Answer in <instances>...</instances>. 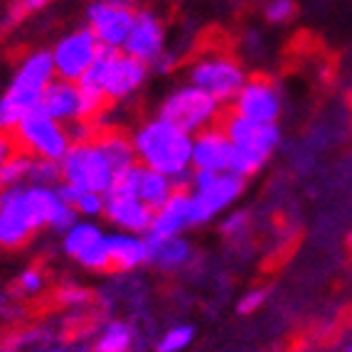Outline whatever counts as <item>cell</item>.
<instances>
[{
	"label": "cell",
	"mask_w": 352,
	"mask_h": 352,
	"mask_svg": "<svg viewBox=\"0 0 352 352\" xmlns=\"http://www.w3.org/2000/svg\"><path fill=\"white\" fill-rule=\"evenodd\" d=\"M135 160L151 170L173 177L175 188H190L192 180V135L155 116L143 121L131 135Z\"/></svg>",
	"instance_id": "cell-1"
},
{
	"label": "cell",
	"mask_w": 352,
	"mask_h": 352,
	"mask_svg": "<svg viewBox=\"0 0 352 352\" xmlns=\"http://www.w3.org/2000/svg\"><path fill=\"white\" fill-rule=\"evenodd\" d=\"M247 180L227 173L195 170L190 180V227H202L234 205L244 192Z\"/></svg>",
	"instance_id": "cell-2"
},
{
	"label": "cell",
	"mask_w": 352,
	"mask_h": 352,
	"mask_svg": "<svg viewBox=\"0 0 352 352\" xmlns=\"http://www.w3.org/2000/svg\"><path fill=\"white\" fill-rule=\"evenodd\" d=\"M219 113H222V104L210 91L195 87V84L173 89L158 109L160 118L175 124L177 129L188 131L190 135L212 129L214 121L219 118Z\"/></svg>",
	"instance_id": "cell-3"
},
{
	"label": "cell",
	"mask_w": 352,
	"mask_h": 352,
	"mask_svg": "<svg viewBox=\"0 0 352 352\" xmlns=\"http://www.w3.org/2000/svg\"><path fill=\"white\" fill-rule=\"evenodd\" d=\"M59 165H62V180L79 188L82 192L106 195L113 177H116L96 141L72 143L67 155L59 160Z\"/></svg>",
	"instance_id": "cell-4"
},
{
	"label": "cell",
	"mask_w": 352,
	"mask_h": 352,
	"mask_svg": "<svg viewBox=\"0 0 352 352\" xmlns=\"http://www.w3.org/2000/svg\"><path fill=\"white\" fill-rule=\"evenodd\" d=\"M15 143L20 146V151L50 160H62L72 148L67 126L59 124L57 118H52L42 109L28 113L20 121V126L15 129Z\"/></svg>",
	"instance_id": "cell-5"
},
{
	"label": "cell",
	"mask_w": 352,
	"mask_h": 352,
	"mask_svg": "<svg viewBox=\"0 0 352 352\" xmlns=\"http://www.w3.org/2000/svg\"><path fill=\"white\" fill-rule=\"evenodd\" d=\"M247 79L244 67L224 54H210L190 67V84L210 91L219 104H232Z\"/></svg>",
	"instance_id": "cell-6"
},
{
	"label": "cell",
	"mask_w": 352,
	"mask_h": 352,
	"mask_svg": "<svg viewBox=\"0 0 352 352\" xmlns=\"http://www.w3.org/2000/svg\"><path fill=\"white\" fill-rule=\"evenodd\" d=\"M101 50H104L101 42L96 40V35L89 28L72 30L69 35L62 37L52 50L54 72H57L59 79L79 82L84 72L96 62Z\"/></svg>",
	"instance_id": "cell-7"
},
{
	"label": "cell",
	"mask_w": 352,
	"mask_h": 352,
	"mask_svg": "<svg viewBox=\"0 0 352 352\" xmlns=\"http://www.w3.org/2000/svg\"><path fill=\"white\" fill-rule=\"evenodd\" d=\"M104 96L106 101H124L146 84L148 67L124 50H104Z\"/></svg>",
	"instance_id": "cell-8"
},
{
	"label": "cell",
	"mask_w": 352,
	"mask_h": 352,
	"mask_svg": "<svg viewBox=\"0 0 352 352\" xmlns=\"http://www.w3.org/2000/svg\"><path fill=\"white\" fill-rule=\"evenodd\" d=\"M222 129L236 151L252 153L264 163L274 155V151L281 143V131H278L276 124H258V121L244 118L239 113H229L224 118Z\"/></svg>",
	"instance_id": "cell-9"
},
{
	"label": "cell",
	"mask_w": 352,
	"mask_h": 352,
	"mask_svg": "<svg viewBox=\"0 0 352 352\" xmlns=\"http://www.w3.org/2000/svg\"><path fill=\"white\" fill-rule=\"evenodd\" d=\"M133 12L109 0H94L87 10V28L94 32L104 50H124L133 25Z\"/></svg>",
	"instance_id": "cell-10"
},
{
	"label": "cell",
	"mask_w": 352,
	"mask_h": 352,
	"mask_svg": "<svg viewBox=\"0 0 352 352\" xmlns=\"http://www.w3.org/2000/svg\"><path fill=\"white\" fill-rule=\"evenodd\" d=\"M232 106H234V113L244 118H252L258 124H276L281 116V94L274 82L256 76L244 82Z\"/></svg>",
	"instance_id": "cell-11"
},
{
	"label": "cell",
	"mask_w": 352,
	"mask_h": 352,
	"mask_svg": "<svg viewBox=\"0 0 352 352\" xmlns=\"http://www.w3.org/2000/svg\"><path fill=\"white\" fill-rule=\"evenodd\" d=\"M35 229L25 210V185L0 190V247H20Z\"/></svg>",
	"instance_id": "cell-12"
},
{
	"label": "cell",
	"mask_w": 352,
	"mask_h": 352,
	"mask_svg": "<svg viewBox=\"0 0 352 352\" xmlns=\"http://www.w3.org/2000/svg\"><path fill=\"white\" fill-rule=\"evenodd\" d=\"M124 52L135 59H141L146 65H153L165 52V32L160 20L155 18V12L151 10L133 12V25H131Z\"/></svg>",
	"instance_id": "cell-13"
},
{
	"label": "cell",
	"mask_w": 352,
	"mask_h": 352,
	"mask_svg": "<svg viewBox=\"0 0 352 352\" xmlns=\"http://www.w3.org/2000/svg\"><path fill=\"white\" fill-rule=\"evenodd\" d=\"M42 94H45V89L30 84L28 79L12 76L8 91L0 96V131H3V133H10V131L18 129L20 121H23L28 113L40 109Z\"/></svg>",
	"instance_id": "cell-14"
},
{
	"label": "cell",
	"mask_w": 352,
	"mask_h": 352,
	"mask_svg": "<svg viewBox=\"0 0 352 352\" xmlns=\"http://www.w3.org/2000/svg\"><path fill=\"white\" fill-rule=\"evenodd\" d=\"M40 109L65 126L74 121H87V101H84L79 84L59 79V76L45 89Z\"/></svg>",
	"instance_id": "cell-15"
},
{
	"label": "cell",
	"mask_w": 352,
	"mask_h": 352,
	"mask_svg": "<svg viewBox=\"0 0 352 352\" xmlns=\"http://www.w3.org/2000/svg\"><path fill=\"white\" fill-rule=\"evenodd\" d=\"M232 141L224 129H205L192 135V170L207 173H227L232 163Z\"/></svg>",
	"instance_id": "cell-16"
},
{
	"label": "cell",
	"mask_w": 352,
	"mask_h": 352,
	"mask_svg": "<svg viewBox=\"0 0 352 352\" xmlns=\"http://www.w3.org/2000/svg\"><path fill=\"white\" fill-rule=\"evenodd\" d=\"M190 227V188H177L170 200L153 212V222L148 229V239H170L182 236Z\"/></svg>",
	"instance_id": "cell-17"
},
{
	"label": "cell",
	"mask_w": 352,
	"mask_h": 352,
	"mask_svg": "<svg viewBox=\"0 0 352 352\" xmlns=\"http://www.w3.org/2000/svg\"><path fill=\"white\" fill-rule=\"evenodd\" d=\"M104 217L118 232L148 234V229H151L153 222V210L143 200H138V197H106Z\"/></svg>",
	"instance_id": "cell-18"
},
{
	"label": "cell",
	"mask_w": 352,
	"mask_h": 352,
	"mask_svg": "<svg viewBox=\"0 0 352 352\" xmlns=\"http://www.w3.org/2000/svg\"><path fill=\"white\" fill-rule=\"evenodd\" d=\"M109 254H111V269L133 271L138 266L148 264L151 258V244L146 234H131V232H111L106 234Z\"/></svg>",
	"instance_id": "cell-19"
},
{
	"label": "cell",
	"mask_w": 352,
	"mask_h": 352,
	"mask_svg": "<svg viewBox=\"0 0 352 352\" xmlns=\"http://www.w3.org/2000/svg\"><path fill=\"white\" fill-rule=\"evenodd\" d=\"M151 244V258L148 264L158 266L163 271H177L192 258V247L182 236H170V239H148Z\"/></svg>",
	"instance_id": "cell-20"
},
{
	"label": "cell",
	"mask_w": 352,
	"mask_h": 352,
	"mask_svg": "<svg viewBox=\"0 0 352 352\" xmlns=\"http://www.w3.org/2000/svg\"><path fill=\"white\" fill-rule=\"evenodd\" d=\"M175 190L177 188H175V182H173V177H168V175H163V173L151 170V168L141 165V177H138L135 197L146 202L153 212L170 200V195L175 192Z\"/></svg>",
	"instance_id": "cell-21"
},
{
	"label": "cell",
	"mask_w": 352,
	"mask_h": 352,
	"mask_svg": "<svg viewBox=\"0 0 352 352\" xmlns=\"http://www.w3.org/2000/svg\"><path fill=\"white\" fill-rule=\"evenodd\" d=\"M57 205H59V197L54 188H47V185H28L25 188V210H28L32 229L47 227Z\"/></svg>",
	"instance_id": "cell-22"
},
{
	"label": "cell",
	"mask_w": 352,
	"mask_h": 352,
	"mask_svg": "<svg viewBox=\"0 0 352 352\" xmlns=\"http://www.w3.org/2000/svg\"><path fill=\"white\" fill-rule=\"evenodd\" d=\"M101 153L106 155L109 165L113 168V173H124L129 168H133L138 160H135V151H133V141L124 133H106L101 138H96Z\"/></svg>",
	"instance_id": "cell-23"
},
{
	"label": "cell",
	"mask_w": 352,
	"mask_h": 352,
	"mask_svg": "<svg viewBox=\"0 0 352 352\" xmlns=\"http://www.w3.org/2000/svg\"><path fill=\"white\" fill-rule=\"evenodd\" d=\"M99 236H104V229H101L99 224L91 222V219H79L69 232L62 234V247H65L67 256L76 258V254L82 252V249H87L89 244L96 241Z\"/></svg>",
	"instance_id": "cell-24"
},
{
	"label": "cell",
	"mask_w": 352,
	"mask_h": 352,
	"mask_svg": "<svg viewBox=\"0 0 352 352\" xmlns=\"http://www.w3.org/2000/svg\"><path fill=\"white\" fill-rule=\"evenodd\" d=\"M133 345V330L121 320H113L101 330L94 352H131Z\"/></svg>",
	"instance_id": "cell-25"
},
{
	"label": "cell",
	"mask_w": 352,
	"mask_h": 352,
	"mask_svg": "<svg viewBox=\"0 0 352 352\" xmlns=\"http://www.w3.org/2000/svg\"><path fill=\"white\" fill-rule=\"evenodd\" d=\"M30 165H32V155L25 151H18L12 158H8L6 163L0 165V190L23 185L30 177Z\"/></svg>",
	"instance_id": "cell-26"
},
{
	"label": "cell",
	"mask_w": 352,
	"mask_h": 352,
	"mask_svg": "<svg viewBox=\"0 0 352 352\" xmlns=\"http://www.w3.org/2000/svg\"><path fill=\"white\" fill-rule=\"evenodd\" d=\"M76 264H82L84 269L89 271H109L111 269V254H109V241H106V234L99 236L96 241H91L87 249L76 254L74 258Z\"/></svg>",
	"instance_id": "cell-27"
},
{
	"label": "cell",
	"mask_w": 352,
	"mask_h": 352,
	"mask_svg": "<svg viewBox=\"0 0 352 352\" xmlns=\"http://www.w3.org/2000/svg\"><path fill=\"white\" fill-rule=\"evenodd\" d=\"M28 180H30V185H47V188H54V185L62 182V165H59V160L35 158V155H32Z\"/></svg>",
	"instance_id": "cell-28"
},
{
	"label": "cell",
	"mask_w": 352,
	"mask_h": 352,
	"mask_svg": "<svg viewBox=\"0 0 352 352\" xmlns=\"http://www.w3.org/2000/svg\"><path fill=\"white\" fill-rule=\"evenodd\" d=\"M192 338H195L192 325H173L170 330H165V333L160 335L155 352H182L192 342Z\"/></svg>",
	"instance_id": "cell-29"
},
{
	"label": "cell",
	"mask_w": 352,
	"mask_h": 352,
	"mask_svg": "<svg viewBox=\"0 0 352 352\" xmlns=\"http://www.w3.org/2000/svg\"><path fill=\"white\" fill-rule=\"evenodd\" d=\"M76 222H79V212H76V207H72V205H67V202L59 200L57 210L52 212L47 227L52 229V232H57V234H65V232H69Z\"/></svg>",
	"instance_id": "cell-30"
},
{
	"label": "cell",
	"mask_w": 352,
	"mask_h": 352,
	"mask_svg": "<svg viewBox=\"0 0 352 352\" xmlns=\"http://www.w3.org/2000/svg\"><path fill=\"white\" fill-rule=\"evenodd\" d=\"M104 207H106V197L99 192H82L79 202H76V212L79 217H104Z\"/></svg>",
	"instance_id": "cell-31"
},
{
	"label": "cell",
	"mask_w": 352,
	"mask_h": 352,
	"mask_svg": "<svg viewBox=\"0 0 352 352\" xmlns=\"http://www.w3.org/2000/svg\"><path fill=\"white\" fill-rule=\"evenodd\" d=\"M296 15V3L294 0H271L266 6V20L269 23H288Z\"/></svg>",
	"instance_id": "cell-32"
},
{
	"label": "cell",
	"mask_w": 352,
	"mask_h": 352,
	"mask_svg": "<svg viewBox=\"0 0 352 352\" xmlns=\"http://www.w3.org/2000/svg\"><path fill=\"white\" fill-rule=\"evenodd\" d=\"M266 300V291L264 288H254V291H247V294L241 296L239 303H236V311L241 313V316H252V313H256L261 305H264Z\"/></svg>",
	"instance_id": "cell-33"
},
{
	"label": "cell",
	"mask_w": 352,
	"mask_h": 352,
	"mask_svg": "<svg viewBox=\"0 0 352 352\" xmlns=\"http://www.w3.org/2000/svg\"><path fill=\"white\" fill-rule=\"evenodd\" d=\"M249 229V214L247 212H234L222 222V234L224 236H241Z\"/></svg>",
	"instance_id": "cell-34"
},
{
	"label": "cell",
	"mask_w": 352,
	"mask_h": 352,
	"mask_svg": "<svg viewBox=\"0 0 352 352\" xmlns=\"http://www.w3.org/2000/svg\"><path fill=\"white\" fill-rule=\"evenodd\" d=\"M42 283H45V278H42V274L37 269L23 271V276H20V288H23L25 294H37L42 288Z\"/></svg>",
	"instance_id": "cell-35"
},
{
	"label": "cell",
	"mask_w": 352,
	"mask_h": 352,
	"mask_svg": "<svg viewBox=\"0 0 352 352\" xmlns=\"http://www.w3.org/2000/svg\"><path fill=\"white\" fill-rule=\"evenodd\" d=\"M54 190H57V197L62 202H67V205L76 207V202H79V197H82V190L74 188V185H69V182H59V185H54Z\"/></svg>",
	"instance_id": "cell-36"
},
{
	"label": "cell",
	"mask_w": 352,
	"mask_h": 352,
	"mask_svg": "<svg viewBox=\"0 0 352 352\" xmlns=\"http://www.w3.org/2000/svg\"><path fill=\"white\" fill-rule=\"evenodd\" d=\"M18 153V143H15V138H12L10 133H3L0 131V165L6 163L8 158H12Z\"/></svg>",
	"instance_id": "cell-37"
},
{
	"label": "cell",
	"mask_w": 352,
	"mask_h": 352,
	"mask_svg": "<svg viewBox=\"0 0 352 352\" xmlns=\"http://www.w3.org/2000/svg\"><path fill=\"white\" fill-rule=\"evenodd\" d=\"M87 298H89V294L84 288L72 286V288H62V291H59V300H65V303H84Z\"/></svg>",
	"instance_id": "cell-38"
},
{
	"label": "cell",
	"mask_w": 352,
	"mask_h": 352,
	"mask_svg": "<svg viewBox=\"0 0 352 352\" xmlns=\"http://www.w3.org/2000/svg\"><path fill=\"white\" fill-rule=\"evenodd\" d=\"M50 0H20L18 6V12H35V10H42V8L47 6Z\"/></svg>",
	"instance_id": "cell-39"
},
{
	"label": "cell",
	"mask_w": 352,
	"mask_h": 352,
	"mask_svg": "<svg viewBox=\"0 0 352 352\" xmlns=\"http://www.w3.org/2000/svg\"><path fill=\"white\" fill-rule=\"evenodd\" d=\"M173 65H175V57H170V54H165V52L153 62V67H155L158 72H170Z\"/></svg>",
	"instance_id": "cell-40"
},
{
	"label": "cell",
	"mask_w": 352,
	"mask_h": 352,
	"mask_svg": "<svg viewBox=\"0 0 352 352\" xmlns=\"http://www.w3.org/2000/svg\"><path fill=\"white\" fill-rule=\"evenodd\" d=\"M109 3H113L118 8H126V10H135V6H138V0H109Z\"/></svg>",
	"instance_id": "cell-41"
},
{
	"label": "cell",
	"mask_w": 352,
	"mask_h": 352,
	"mask_svg": "<svg viewBox=\"0 0 352 352\" xmlns=\"http://www.w3.org/2000/svg\"><path fill=\"white\" fill-rule=\"evenodd\" d=\"M345 352H352V342H350V345L345 347Z\"/></svg>",
	"instance_id": "cell-42"
},
{
	"label": "cell",
	"mask_w": 352,
	"mask_h": 352,
	"mask_svg": "<svg viewBox=\"0 0 352 352\" xmlns=\"http://www.w3.org/2000/svg\"><path fill=\"white\" fill-rule=\"evenodd\" d=\"M52 352H62V350H52Z\"/></svg>",
	"instance_id": "cell-43"
},
{
	"label": "cell",
	"mask_w": 352,
	"mask_h": 352,
	"mask_svg": "<svg viewBox=\"0 0 352 352\" xmlns=\"http://www.w3.org/2000/svg\"><path fill=\"white\" fill-rule=\"evenodd\" d=\"M350 244H352V234H350Z\"/></svg>",
	"instance_id": "cell-44"
}]
</instances>
